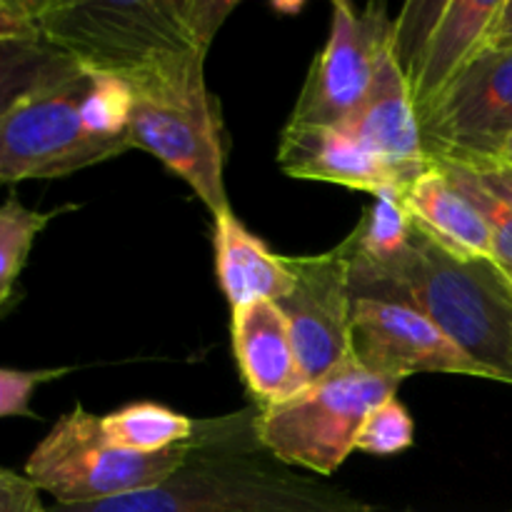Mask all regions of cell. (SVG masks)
<instances>
[{
    "instance_id": "cell-1",
    "label": "cell",
    "mask_w": 512,
    "mask_h": 512,
    "mask_svg": "<svg viewBox=\"0 0 512 512\" xmlns=\"http://www.w3.org/2000/svg\"><path fill=\"white\" fill-rule=\"evenodd\" d=\"M255 413L198 423V445L165 483L90 505L48 512H375L325 485L308 483L258 458V438H245Z\"/></svg>"
},
{
    "instance_id": "cell-2",
    "label": "cell",
    "mask_w": 512,
    "mask_h": 512,
    "mask_svg": "<svg viewBox=\"0 0 512 512\" xmlns=\"http://www.w3.org/2000/svg\"><path fill=\"white\" fill-rule=\"evenodd\" d=\"M353 295L415 305L483 370L485 380L512 385V278L493 260L458 258L415 225L400 268Z\"/></svg>"
},
{
    "instance_id": "cell-3",
    "label": "cell",
    "mask_w": 512,
    "mask_h": 512,
    "mask_svg": "<svg viewBox=\"0 0 512 512\" xmlns=\"http://www.w3.org/2000/svg\"><path fill=\"white\" fill-rule=\"evenodd\" d=\"M238 8L235 0H45L40 33L88 73L128 75L200 50Z\"/></svg>"
},
{
    "instance_id": "cell-4",
    "label": "cell",
    "mask_w": 512,
    "mask_h": 512,
    "mask_svg": "<svg viewBox=\"0 0 512 512\" xmlns=\"http://www.w3.org/2000/svg\"><path fill=\"white\" fill-rule=\"evenodd\" d=\"M205 55L175 53L123 75L133 90L130 145L155 155L215 215L230 210L218 100L205 85Z\"/></svg>"
},
{
    "instance_id": "cell-5",
    "label": "cell",
    "mask_w": 512,
    "mask_h": 512,
    "mask_svg": "<svg viewBox=\"0 0 512 512\" xmlns=\"http://www.w3.org/2000/svg\"><path fill=\"white\" fill-rule=\"evenodd\" d=\"M198 445V428L185 443L160 453H135L110 443L98 415L75 405L60 415L25 460V478L58 505H90L165 483Z\"/></svg>"
},
{
    "instance_id": "cell-6",
    "label": "cell",
    "mask_w": 512,
    "mask_h": 512,
    "mask_svg": "<svg viewBox=\"0 0 512 512\" xmlns=\"http://www.w3.org/2000/svg\"><path fill=\"white\" fill-rule=\"evenodd\" d=\"M398 385L350 358L295 398L255 410V438L278 463L333 475L355 450L370 410L395 398Z\"/></svg>"
},
{
    "instance_id": "cell-7",
    "label": "cell",
    "mask_w": 512,
    "mask_h": 512,
    "mask_svg": "<svg viewBox=\"0 0 512 512\" xmlns=\"http://www.w3.org/2000/svg\"><path fill=\"white\" fill-rule=\"evenodd\" d=\"M90 73L23 100L0 118V183L55 180L130 150L98 138L83 120Z\"/></svg>"
},
{
    "instance_id": "cell-8",
    "label": "cell",
    "mask_w": 512,
    "mask_h": 512,
    "mask_svg": "<svg viewBox=\"0 0 512 512\" xmlns=\"http://www.w3.org/2000/svg\"><path fill=\"white\" fill-rule=\"evenodd\" d=\"M500 0H415L390 30V48L408 83L418 118L488 50Z\"/></svg>"
},
{
    "instance_id": "cell-9",
    "label": "cell",
    "mask_w": 512,
    "mask_h": 512,
    "mask_svg": "<svg viewBox=\"0 0 512 512\" xmlns=\"http://www.w3.org/2000/svg\"><path fill=\"white\" fill-rule=\"evenodd\" d=\"M393 20L383 5L333 3V25L298 95L290 123L340 125L368 95L380 58L390 43Z\"/></svg>"
},
{
    "instance_id": "cell-10",
    "label": "cell",
    "mask_w": 512,
    "mask_h": 512,
    "mask_svg": "<svg viewBox=\"0 0 512 512\" xmlns=\"http://www.w3.org/2000/svg\"><path fill=\"white\" fill-rule=\"evenodd\" d=\"M420 125L433 163L500 158L512 138V50L480 55Z\"/></svg>"
},
{
    "instance_id": "cell-11",
    "label": "cell",
    "mask_w": 512,
    "mask_h": 512,
    "mask_svg": "<svg viewBox=\"0 0 512 512\" xmlns=\"http://www.w3.org/2000/svg\"><path fill=\"white\" fill-rule=\"evenodd\" d=\"M350 350L365 370L398 383L418 373L473 375L485 380L483 370L455 348L428 315L405 300L353 295Z\"/></svg>"
},
{
    "instance_id": "cell-12",
    "label": "cell",
    "mask_w": 512,
    "mask_h": 512,
    "mask_svg": "<svg viewBox=\"0 0 512 512\" xmlns=\"http://www.w3.org/2000/svg\"><path fill=\"white\" fill-rule=\"evenodd\" d=\"M293 290L278 305L308 383H318L353 358L350 350V268L343 245L308 258H288Z\"/></svg>"
},
{
    "instance_id": "cell-13",
    "label": "cell",
    "mask_w": 512,
    "mask_h": 512,
    "mask_svg": "<svg viewBox=\"0 0 512 512\" xmlns=\"http://www.w3.org/2000/svg\"><path fill=\"white\" fill-rule=\"evenodd\" d=\"M278 165L290 178L343 185L373 195L385 188L405 190L423 173V170L398 168L378 158L348 138L340 128L308 123L285 125L278 148Z\"/></svg>"
},
{
    "instance_id": "cell-14",
    "label": "cell",
    "mask_w": 512,
    "mask_h": 512,
    "mask_svg": "<svg viewBox=\"0 0 512 512\" xmlns=\"http://www.w3.org/2000/svg\"><path fill=\"white\" fill-rule=\"evenodd\" d=\"M335 128L398 168L425 170L433 163L425 150L418 110L390 43L363 103Z\"/></svg>"
},
{
    "instance_id": "cell-15",
    "label": "cell",
    "mask_w": 512,
    "mask_h": 512,
    "mask_svg": "<svg viewBox=\"0 0 512 512\" xmlns=\"http://www.w3.org/2000/svg\"><path fill=\"white\" fill-rule=\"evenodd\" d=\"M233 353L260 408L285 403L308 388L283 310L270 300L233 310Z\"/></svg>"
},
{
    "instance_id": "cell-16",
    "label": "cell",
    "mask_w": 512,
    "mask_h": 512,
    "mask_svg": "<svg viewBox=\"0 0 512 512\" xmlns=\"http://www.w3.org/2000/svg\"><path fill=\"white\" fill-rule=\"evenodd\" d=\"M400 198L418 230L440 248L465 260L495 263L493 230L438 163H430L408 188L400 190Z\"/></svg>"
},
{
    "instance_id": "cell-17",
    "label": "cell",
    "mask_w": 512,
    "mask_h": 512,
    "mask_svg": "<svg viewBox=\"0 0 512 512\" xmlns=\"http://www.w3.org/2000/svg\"><path fill=\"white\" fill-rule=\"evenodd\" d=\"M215 270L233 310L258 300L280 303L295 283L288 258L270 253L268 245L235 218L233 208L215 215Z\"/></svg>"
},
{
    "instance_id": "cell-18",
    "label": "cell",
    "mask_w": 512,
    "mask_h": 512,
    "mask_svg": "<svg viewBox=\"0 0 512 512\" xmlns=\"http://www.w3.org/2000/svg\"><path fill=\"white\" fill-rule=\"evenodd\" d=\"M80 65L45 38L0 40V118L23 100L68 83Z\"/></svg>"
},
{
    "instance_id": "cell-19",
    "label": "cell",
    "mask_w": 512,
    "mask_h": 512,
    "mask_svg": "<svg viewBox=\"0 0 512 512\" xmlns=\"http://www.w3.org/2000/svg\"><path fill=\"white\" fill-rule=\"evenodd\" d=\"M103 433L110 443L135 453H160L185 443L195 435L198 425L175 410L158 403H133L100 418Z\"/></svg>"
},
{
    "instance_id": "cell-20",
    "label": "cell",
    "mask_w": 512,
    "mask_h": 512,
    "mask_svg": "<svg viewBox=\"0 0 512 512\" xmlns=\"http://www.w3.org/2000/svg\"><path fill=\"white\" fill-rule=\"evenodd\" d=\"M53 215L25 208L18 198L0 205V310L13 298L15 280L28 263L35 238L43 233Z\"/></svg>"
},
{
    "instance_id": "cell-21",
    "label": "cell",
    "mask_w": 512,
    "mask_h": 512,
    "mask_svg": "<svg viewBox=\"0 0 512 512\" xmlns=\"http://www.w3.org/2000/svg\"><path fill=\"white\" fill-rule=\"evenodd\" d=\"M438 165L490 225L495 235V263L512 275V205L490 193L465 165L453 163V160H438Z\"/></svg>"
},
{
    "instance_id": "cell-22",
    "label": "cell",
    "mask_w": 512,
    "mask_h": 512,
    "mask_svg": "<svg viewBox=\"0 0 512 512\" xmlns=\"http://www.w3.org/2000/svg\"><path fill=\"white\" fill-rule=\"evenodd\" d=\"M415 438V425L400 400L388 398L368 413L355 438V450L370 455H395L410 448Z\"/></svg>"
},
{
    "instance_id": "cell-23",
    "label": "cell",
    "mask_w": 512,
    "mask_h": 512,
    "mask_svg": "<svg viewBox=\"0 0 512 512\" xmlns=\"http://www.w3.org/2000/svg\"><path fill=\"white\" fill-rule=\"evenodd\" d=\"M73 368L48 370H13L0 368V418H38L30 410L33 393L45 383L68 375Z\"/></svg>"
},
{
    "instance_id": "cell-24",
    "label": "cell",
    "mask_w": 512,
    "mask_h": 512,
    "mask_svg": "<svg viewBox=\"0 0 512 512\" xmlns=\"http://www.w3.org/2000/svg\"><path fill=\"white\" fill-rule=\"evenodd\" d=\"M43 5L45 0H0V40L43 38Z\"/></svg>"
},
{
    "instance_id": "cell-25",
    "label": "cell",
    "mask_w": 512,
    "mask_h": 512,
    "mask_svg": "<svg viewBox=\"0 0 512 512\" xmlns=\"http://www.w3.org/2000/svg\"><path fill=\"white\" fill-rule=\"evenodd\" d=\"M0 512H48V508L25 475L0 468Z\"/></svg>"
},
{
    "instance_id": "cell-26",
    "label": "cell",
    "mask_w": 512,
    "mask_h": 512,
    "mask_svg": "<svg viewBox=\"0 0 512 512\" xmlns=\"http://www.w3.org/2000/svg\"><path fill=\"white\" fill-rule=\"evenodd\" d=\"M438 163V160H435ZM458 163V160H453ZM485 185L493 195L512 205V160L490 158V160H473V163H460Z\"/></svg>"
},
{
    "instance_id": "cell-27",
    "label": "cell",
    "mask_w": 512,
    "mask_h": 512,
    "mask_svg": "<svg viewBox=\"0 0 512 512\" xmlns=\"http://www.w3.org/2000/svg\"><path fill=\"white\" fill-rule=\"evenodd\" d=\"M488 50H512V0H500L498 15L490 25Z\"/></svg>"
},
{
    "instance_id": "cell-28",
    "label": "cell",
    "mask_w": 512,
    "mask_h": 512,
    "mask_svg": "<svg viewBox=\"0 0 512 512\" xmlns=\"http://www.w3.org/2000/svg\"><path fill=\"white\" fill-rule=\"evenodd\" d=\"M500 158L512 160V138L508 140V143H505V148H503V153H500Z\"/></svg>"
},
{
    "instance_id": "cell-29",
    "label": "cell",
    "mask_w": 512,
    "mask_h": 512,
    "mask_svg": "<svg viewBox=\"0 0 512 512\" xmlns=\"http://www.w3.org/2000/svg\"><path fill=\"white\" fill-rule=\"evenodd\" d=\"M510 278H512V275H510Z\"/></svg>"
}]
</instances>
